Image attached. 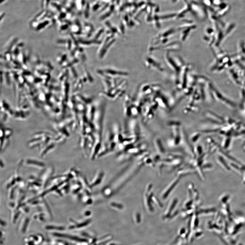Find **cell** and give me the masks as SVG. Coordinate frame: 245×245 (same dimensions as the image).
<instances>
[{
	"instance_id": "obj_1",
	"label": "cell",
	"mask_w": 245,
	"mask_h": 245,
	"mask_svg": "<svg viewBox=\"0 0 245 245\" xmlns=\"http://www.w3.org/2000/svg\"><path fill=\"white\" fill-rule=\"evenodd\" d=\"M213 2L216 5L219 6L222 3V0H214Z\"/></svg>"
}]
</instances>
